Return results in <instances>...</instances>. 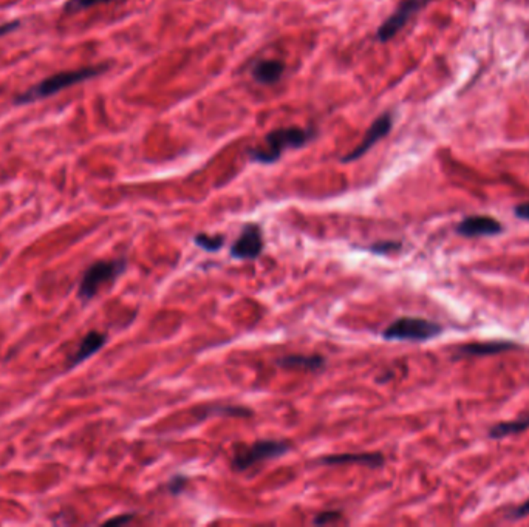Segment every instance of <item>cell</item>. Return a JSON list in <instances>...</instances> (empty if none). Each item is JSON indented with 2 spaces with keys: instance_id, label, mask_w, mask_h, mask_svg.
Segmentation results:
<instances>
[{
  "instance_id": "obj_12",
  "label": "cell",
  "mask_w": 529,
  "mask_h": 527,
  "mask_svg": "<svg viewBox=\"0 0 529 527\" xmlns=\"http://www.w3.org/2000/svg\"><path fill=\"white\" fill-rule=\"evenodd\" d=\"M518 345L510 340H496V342H477L468 343L459 348L463 356H491V354H500L510 350H517Z\"/></svg>"
},
{
  "instance_id": "obj_13",
  "label": "cell",
  "mask_w": 529,
  "mask_h": 527,
  "mask_svg": "<svg viewBox=\"0 0 529 527\" xmlns=\"http://www.w3.org/2000/svg\"><path fill=\"white\" fill-rule=\"evenodd\" d=\"M285 73V63L276 59H265L257 62L253 68V78L258 84L271 85L281 80Z\"/></svg>"
},
{
  "instance_id": "obj_20",
  "label": "cell",
  "mask_w": 529,
  "mask_h": 527,
  "mask_svg": "<svg viewBox=\"0 0 529 527\" xmlns=\"http://www.w3.org/2000/svg\"><path fill=\"white\" fill-rule=\"evenodd\" d=\"M528 515H529V499H526L522 506L515 507L514 511H510L508 513V518L509 520H520V518H525Z\"/></svg>"
},
{
  "instance_id": "obj_11",
  "label": "cell",
  "mask_w": 529,
  "mask_h": 527,
  "mask_svg": "<svg viewBox=\"0 0 529 527\" xmlns=\"http://www.w3.org/2000/svg\"><path fill=\"white\" fill-rule=\"evenodd\" d=\"M107 342V335L100 331H90L85 338L80 340L78 350L71 354V358L68 360V367H78L79 363H83L84 360L90 359L95 353L100 351Z\"/></svg>"
},
{
  "instance_id": "obj_22",
  "label": "cell",
  "mask_w": 529,
  "mask_h": 527,
  "mask_svg": "<svg viewBox=\"0 0 529 527\" xmlns=\"http://www.w3.org/2000/svg\"><path fill=\"white\" fill-rule=\"evenodd\" d=\"M514 214H515L517 218H520V220L529 221V202L522 203V204H517L514 207Z\"/></svg>"
},
{
  "instance_id": "obj_7",
  "label": "cell",
  "mask_w": 529,
  "mask_h": 527,
  "mask_svg": "<svg viewBox=\"0 0 529 527\" xmlns=\"http://www.w3.org/2000/svg\"><path fill=\"white\" fill-rule=\"evenodd\" d=\"M263 251V235L260 226L249 223L243 226L239 239L231 246V256L240 260L257 259Z\"/></svg>"
},
{
  "instance_id": "obj_19",
  "label": "cell",
  "mask_w": 529,
  "mask_h": 527,
  "mask_svg": "<svg viewBox=\"0 0 529 527\" xmlns=\"http://www.w3.org/2000/svg\"><path fill=\"white\" fill-rule=\"evenodd\" d=\"M342 516V513H340L339 511H328V512H322L319 513L316 518H315V524H327V523H331V521H336L339 520V518Z\"/></svg>"
},
{
  "instance_id": "obj_6",
  "label": "cell",
  "mask_w": 529,
  "mask_h": 527,
  "mask_svg": "<svg viewBox=\"0 0 529 527\" xmlns=\"http://www.w3.org/2000/svg\"><path fill=\"white\" fill-rule=\"evenodd\" d=\"M432 0H402L397 10L392 13V16L382 22L378 33H376V38H378L379 42H387L393 39L394 36L404 28L412 17L418 14Z\"/></svg>"
},
{
  "instance_id": "obj_14",
  "label": "cell",
  "mask_w": 529,
  "mask_h": 527,
  "mask_svg": "<svg viewBox=\"0 0 529 527\" xmlns=\"http://www.w3.org/2000/svg\"><path fill=\"white\" fill-rule=\"evenodd\" d=\"M277 365L283 368H299L305 371H320L325 368V359L318 354L305 356V354H291L277 360Z\"/></svg>"
},
{
  "instance_id": "obj_1",
  "label": "cell",
  "mask_w": 529,
  "mask_h": 527,
  "mask_svg": "<svg viewBox=\"0 0 529 527\" xmlns=\"http://www.w3.org/2000/svg\"><path fill=\"white\" fill-rule=\"evenodd\" d=\"M107 68H109V66H98V67H83L78 70H67V71L56 73V75L46 78L43 80H41L39 84L33 85L31 88L26 90V92L21 93L19 96H16L14 104L25 105V104L41 101V99L55 96L59 92H62V90L78 85L80 83H84V80L93 79L96 76L103 75L104 71H107Z\"/></svg>"
},
{
  "instance_id": "obj_21",
  "label": "cell",
  "mask_w": 529,
  "mask_h": 527,
  "mask_svg": "<svg viewBox=\"0 0 529 527\" xmlns=\"http://www.w3.org/2000/svg\"><path fill=\"white\" fill-rule=\"evenodd\" d=\"M401 248L399 241H384V244H375L372 251L385 254V252H392V251H398Z\"/></svg>"
},
{
  "instance_id": "obj_4",
  "label": "cell",
  "mask_w": 529,
  "mask_h": 527,
  "mask_svg": "<svg viewBox=\"0 0 529 527\" xmlns=\"http://www.w3.org/2000/svg\"><path fill=\"white\" fill-rule=\"evenodd\" d=\"M125 268H127V261H125V259L101 260L93 263V265L85 271L83 280H80L78 293L79 297L83 298L84 302L92 300L103 286L109 285L118 278L125 271Z\"/></svg>"
},
{
  "instance_id": "obj_2",
  "label": "cell",
  "mask_w": 529,
  "mask_h": 527,
  "mask_svg": "<svg viewBox=\"0 0 529 527\" xmlns=\"http://www.w3.org/2000/svg\"><path fill=\"white\" fill-rule=\"evenodd\" d=\"M316 132L313 129H300V127H283L268 133L263 144L251 150V160L260 165H273L282 157L286 149L303 147L315 138Z\"/></svg>"
},
{
  "instance_id": "obj_24",
  "label": "cell",
  "mask_w": 529,
  "mask_h": 527,
  "mask_svg": "<svg viewBox=\"0 0 529 527\" xmlns=\"http://www.w3.org/2000/svg\"><path fill=\"white\" fill-rule=\"evenodd\" d=\"M132 518H133V515H124V516L113 518V520H109V521H107V524H122V523L130 521Z\"/></svg>"
},
{
  "instance_id": "obj_3",
  "label": "cell",
  "mask_w": 529,
  "mask_h": 527,
  "mask_svg": "<svg viewBox=\"0 0 529 527\" xmlns=\"http://www.w3.org/2000/svg\"><path fill=\"white\" fill-rule=\"evenodd\" d=\"M441 333L443 326L436 322L421 319V317H401L384 330L382 338L385 340L426 342L438 338Z\"/></svg>"
},
{
  "instance_id": "obj_9",
  "label": "cell",
  "mask_w": 529,
  "mask_h": 527,
  "mask_svg": "<svg viewBox=\"0 0 529 527\" xmlns=\"http://www.w3.org/2000/svg\"><path fill=\"white\" fill-rule=\"evenodd\" d=\"M503 232V224L488 215L466 216L456 224V234L463 237H492Z\"/></svg>"
},
{
  "instance_id": "obj_15",
  "label": "cell",
  "mask_w": 529,
  "mask_h": 527,
  "mask_svg": "<svg viewBox=\"0 0 529 527\" xmlns=\"http://www.w3.org/2000/svg\"><path fill=\"white\" fill-rule=\"evenodd\" d=\"M529 429V417H520L515 421H506L492 425L489 429V438L492 439H501L506 436H513L517 433H522Z\"/></svg>"
},
{
  "instance_id": "obj_10",
  "label": "cell",
  "mask_w": 529,
  "mask_h": 527,
  "mask_svg": "<svg viewBox=\"0 0 529 527\" xmlns=\"http://www.w3.org/2000/svg\"><path fill=\"white\" fill-rule=\"evenodd\" d=\"M320 464L325 466H347V464H361L372 469L384 466V456L381 453H345V455H331L319 459Z\"/></svg>"
},
{
  "instance_id": "obj_16",
  "label": "cell",
  "mask_w": 529,
  "mask_h": 527,
  "mask_svg": "<svg viewBox=\"0 0 529 527\" xmlns=\"http://www.w3.org/2000/svg\"><path fill=\"white\" fill-rule=\"evenodd\" d=\"M112 2H122V0H67L64 5V13L67 14H76L79 11L90 10L93 6L104 5V4H112Z\"/></svg>"
},
{
  "instance_id": "obj_17",
  "label": "cell",
  "mask_w": 529,
  "mask_h": 527,
  "mask_svg": "<svg viewBox=\"0 0 529 527\" xmlns=\"http://www.w3.org/2000/svg\"><path fill=\"white\" fill-rule=\"evenodd\" d=\"M197 246L203 248L204 251L208 252H215L223 248V244H225V237L223 235H208V234H199L195 235L194 239Z\"/></svg>"
},
{
  "instance_id": "obj_5",
  "label": "cell",
  "mask_w": 529,
  "mask_h": 527,
  "mask_svg": "<svg viewBox=\"0 0 529 527\" xmlns=\"http://www.w3.org/2000/svg\"><path fill=\"white\" fill-rule=\"evenodd\" d=\"M291 444L286 441H276V439H265L254 442L248 447H241L236 456L232 458V469L237 471H245L251 467H254L260 462L281 458L290 452Z\"/></svg>"
},
{
  "instance_id": "obj_18",
  "label": "cell",
  "mask_w": 529,
  "mask_h": 527,
  "mask_svg": "<svg viewBox=\"0 0 529 527\" xmlns=\"http://www.w3.org/2000/svg\"><path fill=\"white\" fill-rule=\"evenodd\" d=\"M186 484H187V478H186V476H183V475H177V476H174V478L170 479L169 483H167V490H169V494H172V495L182 494V492H183V489L186 487Z\"/></svg>"
},
{
  "instance_id": "obj_23",
  "label": "cell",
  "mask_w": 529,
  "mask_h": 527,
  "mask_svg": "<svg viewBox=\"0 0 529 527\" xmlns=\"http://www.w3.org/2000/svg\"><path fill=\"white\" fill-rule=\"evenodd\" d=\"M19 25H21L19 21H11V22L0 24V38H2V36L10 34L11 31H14V30L19 28Z\"/></svg>"
},
{
  "instance_id": "obj_8",
  "label": "cell",
  "mask_w": 529,
  "mask_h": 527,
  "mask_svg": "<svg viewBox=\"0 0 529 527\" xmlns=\"http://www.w3.org/2000/svg\"><path fill=\"white\" fill-rule=\"evenodd\" d=\"M393 127V116L392 113H384L381 115L379 118H376V120L372 122V125L369 127V130L365 132L362 141L356 145V147L348 153V155H345L342 158V162H352V161H356L360 160L361 157H364L367 152H369L373 145L376 142H379L384 136H387L392 130Z\"/></svg>"
}]
</instances>
